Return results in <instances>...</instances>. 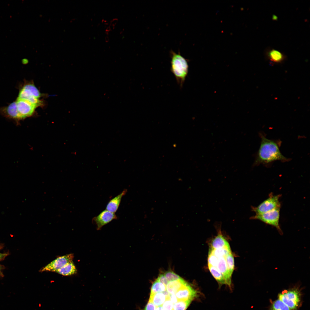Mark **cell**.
Segmentation results:
<instances>
[{
    "label": "cell",
    "mask_w": 310,
    "mask_h": 310,
    "mask_svg": "<svg viewBox=\"0 0 310 310\" xmlns=\"http://www.w3.org/2000/svg\"><path fill=\"white\" fill-rule=\"evenodd\" d=\"M261 142L256 156L253 165L262 164L269 165L273 162L279 160L282 162L289 161L284 156L280 149V142L268 139L262 134L260 135Z\"/></svg>",
    "instance_id": "cell-1"
},
{
    "label": "cell",
    "mask_w": 310,
    "mask_h": 310,
    "mask_svg": "<svg viewBox=\"0 0 310 310\" xmlns=\"http://www.w3.org/2000/svg\"><path fill=\"white\" fill-rule=\"evenodd\" d=\"M170 70L180 88H182L188 72L187 60L180 53L171 51Z\"/></svg>",
    "instance_id": "cell-2"
},
{
    "label": "cell",
    "mask_w": 310,
    "mask_h": 310,
    "mask_svg": "<svg viewBox=\"0 0 310 310\" xmlns=\"http://www.w3.org/2000/svg\"><path fill=\"white\" fill-rule=\"evenodd\" d=\"M41 94L38 89L32 83L25 85L20 91L18 98L30 102L37 107L42 106V101L40 99Z\"/></svg>",
    "instance_id": "cell-3"
},
{
    "label": "cell",
    "mask_w": 310,
    "mask_h": 310,
    "mask_svg": "<svg viewBox=\"0 0 310 310\" xmlns=\"http://www.w3.org/2000/svg\"><path fill=\"white\" fill-rule=\"evenodd\" d=\"M280 207L266 212L256 214L250 218V219L258 220L275 227L281 235L282 232L279 224Z\"/></svg>",
    "instance_id": "cell-4"
},
{
    "label": "cell",
    "mask_w": 310,
    "mask_h": 310,
    "mask_svg": "<svg viewBox=\"0 0 310 310\" xmlns=\"http://www.w3.org/2000/svg\"><path fill=\"white\" fill-rule=\"evenodd\" d=\"M280 194L274 195L272 193L269 195L268 197L256 207L251 206L252 211L256 214L262 213L272 210L276 208L281 207V204L279 198Z\"/></svg>",
    "instance_id": "cell-5"
},
{
    "label": "cell",
    "mask_w": 310,
    "mask_h": 310,
    "mask_svg": "<svg viewBox=\"0 0 310 310\" xmlns=\"http://www.w3.org/2000/svg\"><path fill=\"white\" fill-rule=\"evenodd\" d=\"M278 299L293 310L298 307L301 301V294L297 288H293L279 294Z\"/></svg>",
    "instance_id": "cell-6"
},
{
    "label": "cell",
    "mask_w": 310,
    "mask_h": 310,
    "mask_svg": "<svg viewBox=\"0 0 310 310\" xmlns=\"http://www.w3.org/2000/svg\"><path fill=\"white\" fill-rule=\"evenodd\" d=\"M19 119L31 116L37 107L26 100L18 98L16 101Z\"/></svg>",
    "instance_id": "cell-7"
},
{
    "label": "cell",
    "mask_w": 310,
    "mask_h": 310,
    "mask_svg": "<svg viewBox=\"0 0 310 310\" xmlns=\"http://www.w3.org/2000/svg\"><path fill=\"white\" fill-rule=\"evenodd\" d=\"M73 254L72 253L59 257L43 268L40 271L55 272L67 263L73 261Z\"/></svg>",
    "instance_id": "cell-8"
},
{
    "label": "cell",
    "mask_w": 310,
    "mask_h": 310,
    "mask_svg": "<svg viewBox=\"0 0 310 310\" xmlns=\"http://www.w3.org/2000/svg\"><path fill=\"white\" fill-rule=\"evenodd\" d=\"M117 218V217L115 213L105 210L97 216L94 217L92 219V221L96 226L97 230H100L104 225L113 220Z\"/></svg>",
    "instance_id": "cell-9"
},
{
    "label": "cell",
    "mask_w": 310,
    "mask_h": 310,
    "mask_svg": "<svg viewBox=\"0 0 310 310\" xmlns=\"http://www.w3.org/2000/svg\"><path fill=\"white\" fill-rule=\"evenodd\" d=\"M197 292L187 283L175 293L178 301L192 300L197 295Z\"/></svg>",
    "instance_id": "cell-10"
},
{
    "label": "cell",
    "mask_w": 310,
    "mask_h": 310,
    "mask_svg": "<svg viewBox=\"0 0 310 310\" xmlns=\"http://www.w3.org/2000/svg\"><path fill=\"white\" fill-rule=\"evenodd\" d=\"M225 257H218V261L216 267L222 274L225 280L226 285L229 287L231 285V277L227 266Z\"/></svg>",
    "instance_id": "cell-11"
},
{
    "label": "cell",
    "mask_w": 310,
    "mask_h": 310,
    "mask_svg": "<svg viewBox=\"0 0 310 310\" xmlns=\"http://www.w3.org/2000/svg\"><path fill=\"white\" fill-rule=\"evenodd\" d=\"M266 57L272 63H280L286 58L285 55L280 51L274 49H268L266 52Z\"/></svg>",
    "instance_id": "cell-12"
},
{
    "label": "cell",
    "mask_w": 310,
    "mask_h": 310,
    "mask_svg": "<svg viewBox=\"0 0 310 310\" xmlns=\"http://www.w3.org/2000/svg\"><path fill=\"white\" fill-rule=\"evenodd\" d=\"M127 192V189H125L120 193L111 199L107 204L106 210L115 213L118 209L122 197L126 194Z\"/></svg>",
    "instance_id": "cell-13"
},
{
    "label": "cell",
    "mask_w": 310,
    "mask_h": 310,
    "mask_svg": "<svg viewBox=\"0 0 310 310\" xmlns=\"http://www.w3.org/2000/svg\"><path fill=\"white\" fill-rule=\"evenodd\" d=\"M55 272L63 276H69L76 274L77 270L73 261H72L67 263Z\"/></svg>",
    "instance_id": "cell-14"
},
{
    "label": "cell",
    "mask_w": 310,
    "mask_h": 310,
    "mask_svg": "<svg viewBox=\"0 0 310 310\" xmlns=\"http://www.w3.org/2000/svg\"><path fill=\"white\" fill-rule=\"evenodd\" d=\"M187 283L182 278L178 280L168 282L166 285V290L169 294H175L179 289Z\"/></svg>",
    "instance_id": "cell-15"
},
{
    "label": "cell",
    "mask_w": 310,
    "mask_h": 310,
    "mask_svg": "<svg viewBox=\"0 0 310 310\" xmlns=\"http://www.w3.org/2000/svg\"><path fill=\"white\" fill-rule=\"evenodd\" d=\"M229 245L226 240L220 234H218L212 241L210 248L218 249Z\"/></svg>",
    "instance_id": "cell-16"
},
{
    "label": "cell",
    "mask_w": 310,
    "mask_h": 310,
    "mask_svg": "<svg viewBox=\"0 0 310 310\" xmlns=\"http://www.w3.org/2000/svg\"><path fill=\"white\" fill-rule=\"evenodd\" d=\"M4 114L9 118L19 119V114L16 102L12 103L5 108Z\"/></svg>",
    "instance_id": "cell-17"
},
{
    "label": "cell",
    "mask_w": 310,
    "mask_h": 310,
    "mask_svg": "<svg viewBox=\"0 0 310 310\" xmlns=\"http://www.w3.org/2000/svg\"><path fill=\"white\" fill-rule=\"evenodd\" d=\"M165 295L162 292L150 294L149 301L152 302L156 306H161L166 300Z\"/></svg>",
    "instance_id": "cell-18"
},
{
    "label": "cell",
    "mask_w": 310,
    "mask_h": 310,
    "mask_svg": "<svg viewBox=\"0 0 310 310\" xmlns=\"http://www.w3.org/2000/svg\"><path fill=\"white\" fill-rule=\"evenodd\" d=\"M210 271L212 275L220 285L226 284L224 278L221 272L216 267L208 265Z\"/></svg>",
    "instance_id": "cell-19"
},
{
    "label": "cell",
    "mask_w": 310,
    "mask_h": 310,
    "mask_svg": "<svg viewBox=\"0 0 310 310\" xmlns=\"http://www.w3.org/2000/svg\"><path fill=\"white\" fill-rule=\"evenodd\" d=\"M209 252L212 253L218 257L226 256L229 253H231L229 245L223 248L218 249L210 248Z\"/></svg>",
    "instance_id": "cell-20"
},
{
    "label": "cell",
    "mask_w": 310,
    "mask_h": 310,
    "mask_svg": "<svg viewBox=\"0 0 310 310\" xmlns=\"http://www.w3.org/2000/svg\"><path fill=\"white\" fill-rule=\"evenodd\" d=\"M270 310H293L278 299L272 304Z\"/></svg>",
    "instance_id": "cell-21"
},
{
    "label": "cell",
    "mask_w": 310,
    "mask_h": 310,
    "mask_svg": "<svg viewBox=\"0 0 310 310\" xmlns=\"http://www.w3.org/2000/svg\"><path fill=\"white\" fill-rule=\"evenodd\" d=\"M166 290V286L156 280L152 284L150 294L163 292Z\"/></svg>",
    "instance_id": "cell-22"
},
{
    "label": "cell",
    "mask_w": 310,
    "mask_h": 310,
    "mask_svg": "<svg viewBox=\"0 0 310 310\" xmlns=\"http://www.w3.org/2000/svg\"><path fill=\"white\" fill-rule=\"evenodd\" d=\"M192 300H179L173 304V310H186L190 304Z\"/></svg>",
    "instance_id": "cell-23"
},
{
    "label": "cell",
    "mask_w": 310,
    "mask_h": 310,
    "mask_svg": "<svg viewBox=\"0 0 310 310\" xmlns=\"http://www.w3.org/2000/svg\"><path fill=\"white\" fill-rule=\"evenodd\" d=\"M225 258L228 268L230 275L232 276L234 269V258L232 253L228 254Z\"/></svg>",
    "instance_id": "cell-24"
},
{
    "label": "cell",
    "mask_w": 310,
    "mask_h": 310,
    "mask_svg": "<svg viewBox=\"0 0 310 310\" xmlns=\"http://www.w3.org/2000/svg\"><path fill=\"white\" fill-rule=\"evenodd\" d=\"M168 282L178 280L181 278L178 275L171 271H168L164 274Z\"/></svg>",
    "instance_id": "cell-25"
},
{
    "label": "cell",
    "mask_w": 310,
    "mask_h": 310,
    "mask_svg": "<svg viewBox=\"0 0 310 310\" xmlns=\"http://www.w3.org/2000/svg\"><path fill=\"white\" fill-rule=\"evenodd\" d=\"M218 257L212 253L209 252L208 259V265L216 267L218 261Z\"/></svg>",
    "instance_id": "cell-26"
},
{
    "label": "cell",
    "mask_w": 310,
    "mask_h": 310,
    "mask_svg": "<svg viewBox=\"0 0 310 310\" xmlns=\"http://www.w3.org/2000/svg\"><path fill=\"white\" fill-rule=\"evenodd\" d=\"M166 300L162 305L164 310H173V304L170 299L169 295L166 297Z\"/></svg>",
    "instance_id": "cell-27"
},
{
    "label": "cell",
    "mask_w": 310,
    "mask_h": 310,
    "mask_svg": "<svg viewBox=\"0 0 310 310\" xmlns=\"http://www.w3.org/2000/svg\"><path fill=\"white\" fill-rule=\"evenodd\" d=\"M156 280L166 286L168 282L164 274H160Z\"/></svg>",
    "instance_id": "cell-28"
},
{
    "label": "cell",
    "mask_w": 310,
    "mask_h": 310,
    "mask_svg": "<svg viewBox=\"0 0 310 310\" xmlns=\"http://www.w3.org/2000/svg\"><path fill=\"white\" fill-rule=\"evenodd\" d=\"M156 306L151 302L149 301L144 310H156Z\"/></svg>",
    "instance_id": "cell-29"
},
{
    "label": "cell",
    "mask_w": 310,
    "mask_h": 310,
    "mask_svg": "<svg viewBox=\"0 0 310 310\" xmlns=\"http://www.w3.org/2000/svg\"><path fill=\"white\" fill-rule=\"evenodd\" d=\"M169 297L170 301L173 304L178 301V300L175 294H169Z\"/></svg>",
    "instance_id": "cell-30"
},
{
    "label": "cell",
    "mask_w": 310,
    "mask_h": 310,
    "mask_svg": "<svg viewBox=\"0 0 310 310\" xmlns=\"http://www.w3.org/2000/svg\"><path fill=\"white\" fill-rule=\"evenodd\" d=\"M118 21V19L117 18H114L110 21V24L115 26Z\"/></svg>",
    "instance_id": "cell-31"
},
{
    "label": "cell",
    "mask_w": 310,
    "mask_h": 310,
    "mask_svg": "<svg viewBox=\"0 0 310 310\" xmlns=\"http://www.w3.org/2000/svg\"><path fill=\"white\" fill-rule=\"evenodd\" d=\"M7 255V254L0 253V260L4 259Z\"/></svg>",
    "instance_id": "cell-32"
},
{
    "label": "cell",
    "mask_w": 310,
    "mask_h": 310,
    "mask_svg": "<svg viewBox=\"0 0 310 310\" xmlns=\"http://www.w3.org/2000/svg\"><path fill=\"white\" fill-rule=\"evenodd\" d=\"M156 310H164L162 306L157 307Z\"/></svg>",
    "instance_id": "cell-33"
},
{
    "label": "cell",
    "mask_w": 310,
    "mask_h": 310,
    "mask_svg": "<svg viewBox=\"0 0 310 310\" xmlns=\"http://www.w3.org/2000/svg\"><path fill=\"white\" fill-rule=\"evenodd\" d=\"M105 40L106 42L108 41L109 40V38L108 36H106L105 37Z\"/></svg>",
    "instance_id": "cell-34"
}]
</instances>
